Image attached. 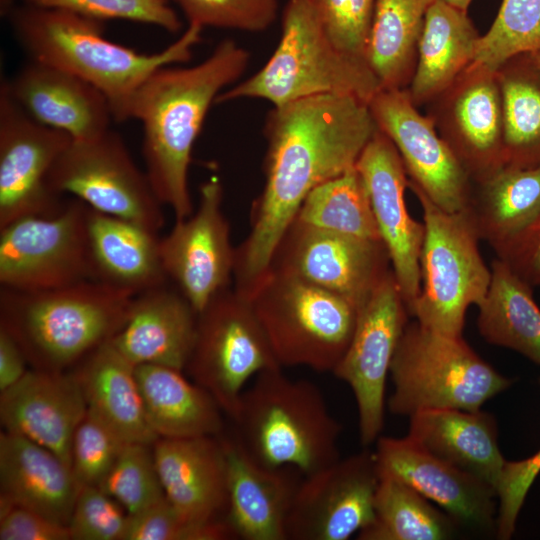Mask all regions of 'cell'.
Here are the masks:
<instances>
[{
  "mask_svg": "<svg viewBox=\"0 0 540 540\" xmlns=\"http://www.w3.org/2000/svg\"><path fill=\"white\" fill-rule=\"evenodd\" d=\"M377 129L369 103L349 95L307 97L269 112L265 184L252 209L250 232L235 248L236 290L248 294L254 288L304 199L355 167Z\"/></svg>",
  "mask_w": 540,
  "mask_h": 540,
  "instance_id": "6da1fadb",
  "label": "cell"
},
{
  "mask_svg": "<svg viewBox=\"0 0 540 540\" xmlns=\"http://www.w3.org/2000/svg\"><path fill=\"white\" fill-rule=\"evenodd\" d=\"M249 57L247 50L226 39L199 64L155 70L132 99L129 119L143 125L146 175L176 220L193 213L188 172L206 114L222 90L244 73Z\"/></svg>",
  "mask_w": 540,
  "mask_h": 540,
  "instance_id": "7a4b0ae2",
  "label": "cell"
},
{
  "mask_svg": "<svg viewBox=\"0 0 540 540\" xmlns=\"http://www.w3.org/2000/svg\"><path fill=\"white\" fill-rule=\"evenodd\" d=\"M13 27L31 60L45 63L92 84L107 98L113 119H129L132 99L157 69L186 62L200 41L202 27L189 24L174 43L146 54L107 40L102 21L68 10L29 5L13 15Z\"/></svg>",
  "mask_w": 540,
  "mask_h": 540,
  "instance_id": "3957f363",
  "label": "cell"
},
{
  "mask_svg": "<svg viewBox=\"0 0 540 540\" xmlns=\"http://www.w3.org/2000/svg\"><path fill=\"white\" fill-rule=\"evenodd\" d=\"M133 297L93 280L40 291L1 287L0 328L31 368L67 371L122 329Z\"/></svg>",
  "mask_w": 540,
  "mask_h": 540,
  "instance_id": "277c9868",
  "label": "cell"
},
{
  "mask_svg": "<svg viewBox=\"0 0 540 540\" xmlns=\"http://www.w3.org/2000/svg\"><path fill=\"white\" fill-rule=\"evenodd\" d=\"M233 438L258 464L312 474L340 458L341 423L317 385L281 368L259 373L230 418Z\"/></svg>",
  "mask_w": 540,
  "mask_h": 540,
  "instance_id": "5b68a950",
  "label": "cell"
},
{
  "mask_svg": "<svg viewBox=\"0 0 540 540\" xmlns=\"http://www.w3.org/2000/svg\"><path fill=\"white\" fill-rule=\"evenodd\" d=\"M281 28L278 46L267 63L251 77L220 93L215 102L260 98L276 107L334 94L369 103L381 89L367 63L332 43L305 0H288Z\"/></svg>",
  "mask_w": 540,
  "mask_h": 540,
  "instance_id": "8992f818",
  "label": "cell"
},
{
  "mask_svg": "<svg viewBox=\"0 0 540 540\" xmlns=\"http://www.w3.org/2000/svg\"><path fill=\"white\" fill-rule=\"evenodd\" d=\"M390 412L399 416L432 409L476 411L513 381L484 361L463 336L408 322L393 356Z\"/></svg>",
  "mask_w": 540,
  "mask_h": 540,
  "instance_id": "52a82bcc",
  "label": "cell"
},
{
  "mask_svg": "<svg viewBox=\"0 0 540 540\" xmlns=\"http://www.w3.org/2000/svg\"><path fill=\"white\" fill-rule=\"evenodd\" d=\"M245 296L281 367L333 372L351 342L358 308L330 291L270 269Z\"/></svg>",
  "mask_w": 540,
  "mask_h": 540,
  "instance_id": "ba28073f",
  "label": "cell"
},
{
  "mask_svg": "<svg viewBox=\"0 0 540 540\" xmlns=\"http://www.w3.org/2000/svg\"><path fill=\"white\" fill-rule=\"evenodd\" d=\"M408 188L421 205L425 227L421 291L410 315L435 332L463 336L468 308L483 301L491 282L480 238L466 210L447 212L409 181Z\"/></svg>",
  "mask_w": 540,
  "mask_h": 540,
  "instance_id": "9c48e42d",
  "label": "cell"
},
{
  "mask_svg": "<svg viewBox=\"0 0 540 540\" xmlns=\"http://www.w3.org/2000/svg\"><path fill=\"white\" fill-rule=\"evenodd\" d=\"M275 368L282 367L247 296L229 286L198 312L195 339L184 370L229 418L249 381Z\"/></svg>",
  "mask_w": 540,
  "mask_h": 540,
  "instance_id": "30bf717a",
  "label": "cell"
},
{
  "mask_svg": "<svg viewBox=\"0 0 540 540\" xmlns=\"http://www.w3.org/2000/svg\"><path fill=\"white\" fill-rule=\"evenodd\" d=\"M89 206L74 198L53 216H31L0 228L1 287L40 291L95 281Z\"/></svg>",
  "mask_w": 540,
  "mask_h": 540,
  "instance_id": "8fae6325",
  "label": "cell"
},
{
  "mask_svg": "<svg viewBox=\"0 0 540 540\" xmlns=\"http://www.w3.org/2000/svg\"><path fill=\"white\" fill-rule=\"evenodd\" d=\"M49 188L70 194L92 209L158 233L165 223L162 204L122 137L109 129L90 140H72L48 174Z\"/></svg>",
  "mask_w": 540,
  "mask_h": 540,
  "instance_id": "7c38bea8",
  "label": "cell"
},
{
  "mask_svg": "<svg viewBox=\"0 0 540 540\" xmlns=\"http://www.w3.org/2000/svg\"><path fill=\"white\" fill-rule=\"evenodd\" d=\"M409 315L391 270L359 308L351 342L332 372L353 392L363 445L383 429L386 381Z\"/></svg>",
  "mask_w": 540,
  "mask_h": 540,
  "instance_id": "4fadbf2b",
  "label": "cell"
},
{
  "mask_svg": "<svg viewBox=\"0 0 540 540\" xmlns=\"http://www.w3.org/2000/svg\"><path fill=\"white\" fill-rule=\"evenodd\" d=\"M72 137L33 119L0 88V228L31 216H53L66 201L48 185V174Z\"/></svg>",
  "mask_w": 540,
  "mask_h": 540,
  "instance_id": "5bb4252c",
  "label": "cell"
},
{
  "mask_svg": "<svg viewBox=\"0 0 540 540\" xmlns=\"http://www.w3.org/2000/svg\"><path fill=\"white\" fill-rule=\"evenodd\" d=\"M270 270L295 276L360 308L392 270L381 240L328 232L293 220Z\"/></svg>",
  "mask_w": 540,
  "mask_h": 540,
  "instance_id": "9a60e30c",
  "label": "cell"
},
{
  "mask_svg": "<svg viewBox=\"0 0 540 540\" xmlns=\"http://www.w3.org/2000/svg\"><path fill=\"white\" fill-rule=\"evenodd\" d=\"M380 475L363 450L300 480L286 521L287 540H346L368 526Z\"/></svg>",
  "mask_w": 540,
  "mask_h": 540,
  "instance_id": "2e32d148",
  "label": "cell"
},
{
  "mask_svg": "<svg viewBox=\"0 0 540 540\" xmlns=\"http://www.w3.org/2000/svg\"><path fill=\"white\" fill-rule=\"evenodd\" d=\"M377 127L392 141L409 182L447 212L467 208L471 180L430 116L422 115L406 89H380L369 101Z\"/></svg>",
  "mask_w": 540,
  "mask_h": 540,
  "instance_id": "e0dca14e",
  "label": "cell"
},
{
  "mask_svg": "<svg viewBox=\"0 0 540 540\" xmlns=\"http://www.w3.org/2000/svg\"><path fill=\"white\" fill-rule=\"evenodd\" d=\"M223 187L211 177L200 187L197 210L176 220L160 238V255L168 280L200 312L233 278L235 248L223 209Z\"/></svg>",
  "mask_w": 540,
  "mask_h": 540,
  "instance_id": "ac0fdd59",
  "label": "cell"
},
{
  "mask_svg": "<svg viewBox=\"0 0 540 540\" xmlns=\"http://www.w3.org/2000/svg\"><path fill=\"white\" fill-rule=\"evenodd\" d=\"M432 101L429 115L471 183L506 165L497 71L471 64Z\"/></svg>",
  "mask_w": 540,
  "mask_h": 540,
  "instance_id": "d6986e66",
  "label": "cell"
},
{
  "mask_svg": "<svg viewBox=\"0 0 540 540\" xmlns=\"http://www.w3.org/2000/svg\"><path fill=\"white\" fill-rule=\"evenodd\" d=\"M356 168L366 185L380 238L410 314L421 291L425 227L423 221L410 215L405 202L409 181L405 166L392 141L378 128Z\"/></svg>",
  "mask_w": 540,
  "mask_h": 540,
  "instance_id": "ffe728a7",
  "label": "cell"
},
{
  "mask_svg": "<svg viewBox=\"0 0 540 540\" xmlns=\"http://www.w3.org/2000/svg\"><path fill=\"white\" fill-rule=\"evenodd\" d=\"M380 476L398 479L439 505L456 523L496 528V490L429 453L407 436L379 437L374 451Z\"/></svg>",
  "mask_w": 540,
  "mask_h": 540,
  "instance_id": "44dd1931",
  "label": "cell"
},
{
  "mask_svg": "<svg viewBox=\"0 0 540 540\" xmlns=\"http://www.w3.org/2000/svg\"><path fill=\"white\" fill-rule=\"evenodd\" d=\"M86 414L84 393L72 370L30 368L17 383L0 392L4 431L49 449L70 467L73 437Z\"/></svg>",
  "mask_w": 540,
  "mask_h": 540,
  "instance_id": "7402d4cb",
  "label": "cell"
},
{
  "mask_svg": "<svg viewBox=\"0 0 540 540\" xmlns=\"http://www.w3.org/2000/svg\"><path fill=\"white\" fill-rule=\"evenodd\" d=\"M221 435L158 438L153 444L165 496L186 522L225 521L228 479Z\"/></svg>",
  "mask_w": 540,
  "mask_h": 540,
  "instance_id": "603a6c76",
  "label": "cell"
},
{
  "mask_svg": "<svg viewBox=\"0 0 540 540\" xmlns=\"http://www.w3.org/2000/svg\"><path fill=\"white\" fill-rule=\"evenodd\" d=\"M6 86L15 101L36 121L90 140L110 129L107 98L92 84L57 67L31 60Z\"/></svg>",
  "mask_w": 540,
  "mask_h": 540,
  "instance_id": "cb8c5ba5",
  "label": "cell"
},
{
  "mask_svg": "<svg viewBox=\"0 0 540 540\" xmlns=\"http://www.w3.org/2000/svg\"><path fill=\"white\" fill-rule=\"evenodd\" d=\"M227 463L225 522L234 538L287 540L286 521L300 482L293 468H268L251 459L232 437L222 436Z\"/></svg>",
  "mask_w": 540,
  "mask_h": 540,
  "instance_id": "d4e9b609",
  "label": "cell"
},
{
  "mask_svg": "<svg viewBox=\"0 0 540 540\" xmlns=\"http://www.w3.org/2000/svg\"><path fill=\"white\" fill-rule=\"evenodd\" d=\"M197 316L169 281L133 297L124 326L110 341L135 366L154 364L184 371Z\"/></svg>",
  "mask_w": 540,
  "mask_h": 540,
  "instance_id": "484cf974",
  "label": "cell"
},
{
  "mask_svg": "<svg viewBox=\"0 0 540 540\" xmlns=\"http://www.w3.org/2000/svg\"><path fill=\"white\" fill-rule=\"evenodd\" d=\"M80 487L71 467L49 449L14 433L0 434V503L67 526Z\"/></svg>",
  "mask_w": 540,
  "mask_h": 540,
  "instance_id": "4316f807",
  "label": "cell"
},
{
  "mask_svg": "<svg viewBox=\"0 0 540 540\" xmlns=\"http://www.w3.org/2000/svg\"><path fill=\"white\" fill-rule=\"evenodd\" d=\"M409 418L408 438L441 460L483 480L497 492L507 461L498 446L493 415L480 409H432Z\"/></svg>",
  "mask_w": 540,
  "mask_h": 540,
  "instance_id": "83f0119b",
  "label": "cell"
},
{
  "mask_svg": "<svg viewBox=\"0 0 540 540\" xmlns=\"http://www.w3.org/2000/svg\"><path fill=\"white\" fill-rule=\"evenodd\" d=\"M87 411L126 443L153 445L159 438L150 427L135 365L108 341L81 359L72 369Z\"/></svg>",
  "mask_w": 540,
  "mask_h": 540,
  "instance_id": "f1b7e54d",
  "label": "cell"
},
{
  "mask_svg": "<svg viewBox=\"0 0 540 540\" xmlns=\"http://www.w3.org/2000/svg\"><path fill=\"white\" fill-rule=\"evenodd\" d=\"M88 233L95 281L132 296L169 282L158 233L91 207Z\"/></svg>",
  "mask_w": 540,
  "mask_h": 540,
  "instance_id": "f546056e",
  "label": "cell"
},
{
  "mask_svg": "<svg viewBox=\"0 0 540 540\" xmlns=\"http://www.w3.org/2000/svg\"><path fill=\"white\" fill-rule=\"evenodd\" d=\"M135 373L148 423L159 438L222 434L224 412L183 370L141 364L135 366Z\"/></svg>",
  "mask_w": 540,
  "mask_h": 540,
  "instance_id": "4dcf8cb0",
  "label": "cell"
},
{
  "mask_svg": "<svg viewBox=\"0 0 540 540\" xmlns=\"http://www.w3.org/2000/svg\"><path fill=\"white\" fill-rule=\"evenodd\" d=\"M477 33L467 12L434 0L418 41L415 70L407 90L415 105L431 102L471 64Z\"/></svg>",
  "mask_w": 540,
  "mask_h": 540,
  "instance_id": "1f68e13d",
  "label": "cell"
},
{
  "mask_svg": "<svg viewBox=\"0 0 540 540\" xmlns=\"http://www.w3.org/2000/svg\"><path fill=\"white\" fill-rule=\"evenodd\" d=\"M465 210L480 240L496 252L540 212V166L504 165L472 182Z\"/></svg>",
  "mask_w": 540,
  "mask_h": 540,
  "instance_id": "d6a6232c",
  "label": "cell"
},
{
  "mask_svg": "<svg viewBox=\"0 0 540 540\" xmlns=\"http://www.w3.org/2000/svg\"><path fill=\"white\" fill-rule=\"evenodd\" d=\"M491 282L477 306V327L488 343L512 349L540 366V308L532 287L501 259L491 262Z\"/></svg>",
  "mask_w": 540,
  "mask_h": 540,
  "instance_id": "836d02e7",
  "label": "cell"
},
{
  "mask_svg": "<svg viewBox=\"0 0 540 540\" xmlns=\"http://www.w3.org/2000/svg\"><path fill=\"white\" fill-rule=\"evenodd\" d=\"M434 0H376L366 61L381 89H406L412 79L418 41Z\"/></svg>",
  "mask_w": 540,
  "mask_h": 540,
  "instance_id": "e575fe53",
  "label": "cell"
},
{
  "mask_svg": "<svg viewBox=\"0 0 540 540\" xmlns=\"http://www.w3.org/2000/svg\"><path fill=\"white\" fill-rule=\"evenodd\" d=\"M456 521L439 511L406 483L380 476L371 523L359 540H445L454 536Z\"/></svg>",
  "mask_w": 540,
  "mask_h": 540,
  "instance_id": "d590c367",
  "label": "cell"
},
{
  "mask_svg": "<svg viewBox=\"0 0 540 540\" xmlns=\"http://www.w3.org/2000/svg\"><path fill=\"white\" fill-rule=\"evenodd\" d=\"M528 57L527 67L512 58L497 70L505 162L519 167L540 166V71Z\"/></svg>",
  "mask_w": 540,
  "mask_h": 540,
  "instance_id": "8d00e7d4",
  "label": "cell"
},
{
  "mask_svg": "<svg viewBox=\"0 0 540 540\" xmlns=\"http://www.w3.org/2000/svg\"><path fill=\"white\" fill-rule=\"evenodd\" d=\"M294 219L328 232L381 240L366 185L356 166L313 189Z\"/></svg>",
  "mask_w": 540,
  "mask_h": 540,
  "instance_id": "74e56055",
  "label": "cell"
},
{
  "mask_svg": "<svg viewBox=\"0 0 540 540\" xmlns=\"http://www.w3.org/2000/svg\"><path fill=\"white\" fill-rule=\"evenodd\" d=\"M540 50V0H502L489 30L477 41L473 63L491 71Z\"/></svg>",
  "mask_w": 540,
  "mask_h": 540,
  "instance_id": "f35d334b",
  "label": "cell"
},
{
  "mask_svg": "<svg viewBox=\"0 0 540 540\" xmlns=\"http://www.w3.org/2000/svg\"><path fill=\"white\" fill-rule=\"evenodd\" d=\"M100 487L128 514L137 513L164 499L153 445L125 443Z\"/></svg>",
  "mask_w": 540,
  "mask_h": 540,
  "instance_id": "ab89813d",
  "label": "cell"
},
{
  "mask_svg": "<svg viewBox=\"0 0 540 540\" xmlns=\"http://www.w3.org/2000/svg\"><path fill=\"white\" fill-rule=\"evenodd\" d=\"M332 43L367 63L366 50L376 0H305Z\"/></svg>",
  "mask_w": 540,
  "mask_h": 540,
  "instance_id": "60d3db41",
  "label": "cell"
},
{
  "mask_svg": "<svg viewBox=\"0 0 540 540\" xmlns=\"http://www.w3.org/2000/svg\"><path fill=\"white\" fill-rule=\"evenodd\" d=\"M233 538L225 521L194 524L184 521L165 497L128 514L123 540H224Z\"/></svg>",
  "mask_w": 540,
  "mask_h": 540,
  "instance_id": "b9f144b4",
  "label": "cell"
},
{
  "mask_svg": "<svg viewBox=\"0 0 540 540\" xmlns=\"http://www.w3.org/2000/svg\"><path fill=\"white\" fill-rule=\"evenodd\" d=\"M189 24L261 32L275 21L280 0H174Z\"/></svg>",
  "mask_w": 540,
  "mask_h": 540,
  "instance_id": "7bdbcfd3",
  "label": "cell"
},
{
  "mask_svg": "<svg viewBox=\"0 0 540 540\" xmlns=\"http://www.w3.org/2000/svg\"><path fill=\"white\" fill-rule=\"evenodd\" d=\"M126 442L88 413L77 427L71 469L80 486H99Z\"/></svg>",
  "mask_w": 540,
  "mask_h": 540,
  "instance_id": "ee69618b",
  "label": "cell"
},
{
  "mask_svg": "<svg viewBox=\"0 0 540 540\" xmlns=\"http://www.w3.org/2000/svg\"><path fill=\"white\" fill-rule=\"evenodd\" d=\"M29 5L68 10L100 21L123 19L159 26L169 32L182 23L168 0H26Z\"/></svg>",
  "mask_w": 540,
  "mask_h": 540,
  "instance_id": "f6af8a7d",
  "label": "cell"
},
{
  "mask_svg": "<svg viewBox=\"0 0 540 540\" xmlns=\"http://www.w3.org/2000/svg\"><path fill=\"white\" fill-rule=\"evenodd\" d=\"M128 513L98 486H81L68 523L71 540H123Z\"/></svg>",
  "mask_w": 540,
  "mask_h": 540,
  "instance_id": "bcb514c9",
  "label": "cell"
},
{
  "mask_svg": "<svg viewBox=\"0 0 540 540\" xmlns=\"http://www.w3.org/2000/svg\"><path fill=\"white\" fill-rule=\"evenodd\" d=\"M540 473V449L519 461H507L497 490L496 535L510 539L527 493Z\"/></svg>",
  "mask_w": 540,
  "mask_h": 540,
  "instance_id": "7dc6e473",
  "label": "cell"
},
{
  "mask_svg": "<svg viewBox=\"0 0 540 540\" xmlns=\"http://www.w3.org/2000/svg\"><path fill=\"white\" fill-rule=\"evenodd\" d=\"M0 540H71L68 526L31 509L0 503Z\"/></svg>",
  "mask_w": 540,
  "mask_h": 540,
  "instance_id": "c3c4849f",
  "label": "cell"
},
{
  "mask_svg": "<svg viewBox=\"0 0 540 540\" xmlns=\"http://www.w3.org/2000/svg\"><path fill=\"white\" fill-rule=\"evenodd\" d=\"M495 254L532 288L540 287V212Z\"/></svg>",
  "mask_w": 540,
  "mask_h": 540,
  "instance_id": "681fc988",
  "label": "cell"
},
{
  "mask_svg": "<svg viewBox=\"0 0 540 540\" xmlns=\"http://www.w3.org/2000/svg\"><path fill=\"white\" fill-rule=\"evenodd\" d=\"M27 359L16 340L0 328V392L17 383L28 371Z\"/></svg>",
  "mask_w": 540,
  "mask_h": 540,
  "instance_id": "f907efd6",
  "label": "cell"
},
{
  "mask_svg": "<svg viewBox=\"0 0 540 540\" xmlns=\"http://www.w3.org/2000/svg\"><path fill=\"white\" fill-rule=\"evenodd\" d=\"M450 5L455 8L467 12L472 0H445Z\"/></svg>",
  "mask_w": 540,
  "mask_h": 540,
  "instance_id": "816d5d0a",
  "label": "cell"
},
{
  "mask_svg": "<svg viewBox=\"0 0 540 540\" xmlns=\"http://www.w3.org/2000/svg\"><path fill=\"white\" fill-rule=\"evenodd\" d=\"M533 64L540 71V50L529 54Z\"/></svg>",
  "mask_w": 540,
  "mask_h": 540,
  "instance_id": "f5cc1de1",
  "label": "cell"
}]
</instances>
